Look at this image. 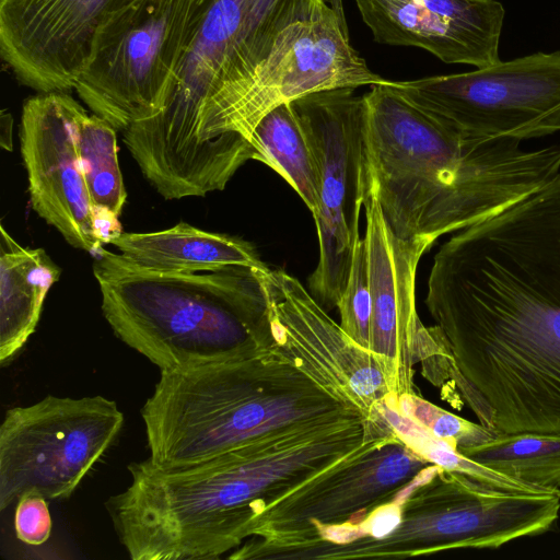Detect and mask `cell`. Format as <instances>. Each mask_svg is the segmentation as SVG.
I'll use <instances>...</instances> for the list:
<instances>
[{"label": "cell", "mask_w": 560, "mask_h": 560, "mask_svg": "<svg viewBox=\"0 0 560 560\" xmlns=\"http://www.w3.org/2000/svg\"><path fill=\"white\" fill-rule=\"evenodd\" d=\"M121 0H0V52L39 93L74 89L95 34Z\"/></svg>", "instance_id": "obj_16"}, {"label": "cell", "mask_w": 560, "mask_h": 560, "mask_svg": "<svg viewBox=\"0 0 560 560\" xmlns=\"http://www.w3.org/2000/svg\"><path fill=\"white\" fill-rule=\"evenodd\" d=\"M373 442L364 421H315L182 467L131 463L105 506L132 560L218 559L270 505Z\"/></svg>", "instance_id": "obj_2"}, {"label": "cell", "mask_w": 560, "mask_h": 560, "mask_svg": "<svg viewBox=\"0 0 560 560\" xmlns=\"http://www.w3.org/2000/svg\"><path fill=\"white\" fill-rule=\"evenodd\" d=\"M342 0H192L183 55L155 122L180 137L224 135L249 84L296 32Z\"/></svg>", "instance_id": "obj_6"}, {"label": "cell", "mask_w": 560, "mask_h": 560, "mask_svg": "<svg viewBox=\"0 0 560 560\" xmlns=\"http://www.w3.org/2000/svg\"><path fill=\"white\" fill-rule=\"evenodd\" d=\"M364 208L372 299L369 350L380 360L396 396L415 394L412 366L429 330L416 307V275L431 245L397 237L371 188Z\"/></svg>", "instance_id": "obj_17"}, {"label": "cell", "mask_w": 560, "mask_h": 560, "mask_svg": "<svg viewBox=\"0 0 560 560\" xmlns=\"http://www.w3.org/2000/svg\"><path fill=\"white\" fill-rule=\"evenodd\" d=\"M247 139L256 150V161L271 167L288 182L314 218L319 205L317 168L290 103L266 113Z\"/></svg>", "instance_id": "obj_22"}, {"label": "cell", "mask_w": 560, "mask_h": 560, "mask_svg": "<svg viewBox=\"0 0 560 560\" xmlns=\"http://www.w3.org/2000/svg\"><path fill=\"white\" fill-rule=\"evenodd\" d=\"M141 417L148 459L160 468L202 462L303 423L365 419L272 342L226 362L161 372Z\"/></svg>", "instance_id": "obj_4"}, {"label": "cell", "mask_w": 560, "mask_h": 560, "mask_svg": "<svg viewBox=\"0 0 560 560\" xmlns=\"http://www.w3.org/2000/svg\"><path fill=\"white\" fill-rule=\"evenodd\" d=\"M12 126L13 119L10 113L2 110L1 113V131L0 143L5 150H12Z\"/></svg>", "instance_id": "obj_28"}, {"label": "cell", "mask_w": 560, "mask_h": 560, "mask_svg": "<svg viewBox=\"0 0 560 560\" xmlns=\"http://www.w3.org/2000/svg\"><path fill=\"white\" fill-rule=\"evenodd\" d=\"M395 433L326 470L270 505L234 558H276L318 527L359 524L430 465Z\"/></svg>", "instance_id": "obj_12"}, {"label": "cell", "mask_w": 560, "mask_h": 560, "mask_svg": "<svg viewBox=\"0 0 560 560\" xmlns=\"http://www.w3.org/2000/svg\"><path fill=\"white\" fill-rule=\"evenodd\" d=\"M94 256L105 319L161 372L226 362L271 343L260 267L172 272L104 248Z\"/></svg>", "instance_id": "obj_5"}, {"label": "cell", "mask_w": 560, "mask_h": 560, "mask_svg": "<svg viewBox=\"0 0 560 560\" xmlns=\"http://www.w3.org/2000/svg\"><path fill=\"white\" fill-rule=\"evenodd\" d=\"M398 410L427 428L434 436L457 446L477 443L493 431L447 412L416 394H404L397 400Z\"/></svg>", "instance_id": "obj_25"}, {"label": "cell", "mask_w": 560, "mask_h": 560, "mask_svg": "<svg viewBox=\"0 0 560 560\" xmlns=\"http://www.w3.org/2000/svg\"><path fill=\"white\" fill-rule=\"evenodd\" d=\"M351 46L345 11L328 10L304 22L276 51L230 110L224 131L246 139L275 107L304 95L387 82Z\"/></svg>", "instance_id": "obj_15"}, {"label": "cell", "mask_w": 560, "mask_h": 560, "mask_svg": "<svg viewBox=\"0 0 560 560\" xmlns=\"http://www.w3.org/2000/svg\"><path fill=\"white\" fill-rule=\"evenodd\" d=\"M405 98L475 138L526 140L560 131V50L470 72L393 81Z\"/></svg>", "instance_id": "obj_11"}, {"label": "cell", "mask_w": 560, "mask_h": 560, "mask_svg": "<svg viewBox=\"0 0 560 560\" xmlns=\"http://www.w3.org/2000/svg\"><path fill=\"white\" fill-rule=\"evenodd\" d=\"M124 413L104 396L48 395L7 410L0 425V511L25 492L66 499L105 455Z\"/></svg>", "instance_id": "obj_10"}, {"label": "cell", "mask_w": 560, "mask_h": 560, "mask_svg": "<svg viewBox=\"0 0 560 560\" xmlns=\"http://www.w3.org/2000/svg\"><path fill=\"white\" fill-rule=\"evenodd\" d=\"M192 0H121L102 21L74 90L116 130L165 106Z\"/></svg>", "instance_id": "obj_8"}, {"label": "cell", "mask_w": 560, "mask_h": 560, "mask_svg": "<svg viewBox=\"0 0 560 560\" xmlns=\"http://www.w3.org/2000/svg\"><path fill=\"white\" fill-rule=\"evenodd\" d=\"M0 362L18 353L35 331L60 268L43 248H25L0 226Z\"/></svg>", "instance_id": "obj_20"}, {"label": "cell", "mask_w": 560, "mask_h": 560, "mask_svg": "<svg viewBox=\"0 0 560 560\" xmlns=\"http://www.w3.org/2000/svg\"><path fill=\"white\" fill-rule=\"evenodd\" d=\"M109 244L136 265L158 271L190 272L229 266H265L247 241L207 232L185 222L158 232H121Z\"/></svg>", "instance_id": "obj_19"}, {"label": "cell", "mask_w": 560, "mask_h": 560, "mask_svg": "<svg viewBox=\"0 0 560 560\" xmlns=\"http://www.w3.org/2000/svg\"><path fill=\"white\" fill-rule=\"evenodd\" d=\"M560 491L506 490L442 467L401 505V522L383 539H362L360 557H406L457 548L497 549L541 535L559 517Z\"/></svg>", "instance_id": "obj_9"}, {"label": "cell", "mask_w": 560, "mask_h": 560, "mask_svg": "<svg viewBox=\"0 0 560 560\" xmlns=\"http://www.w3.org/2000/svg\"><path fill=\"white\" fill-rule=\"evenodd\" d=\"M354 90H326L290 102L317 168L319 258L308 291L326 311L337 307L345 291L370 189L368 107Z\"/></svg>", "instance_id": "obj_7"}, {"label": "cell", "mask_w": 560, "mask_h": 560, "mask_svg": "<svg viewBox=\"0 0 560 560\" xmlns=\"http://www.w3.org/2000/svg\"><path fill=\"white\" fill-rule=\"evenodd\" d=\"M425 305L480 424L560 434V173L441 245Z\"/></svg>", "instance_id": "obj_1"}, {"label": "cell", "mask_w": 560, "mask_h": 560, "mask_svg": "<svg viewBox=\"0 0 560 560\" xmlns=\"http://www.w3.org/2000/svg\"><path fill=\"white\" fill-rule=\"evenodd\" d=\"M337 307L342 330L358 346L369 350L372 299L364 237L357 244L348 281Z\"/></svg>", "instance_id": "obj_24"}, {"label": "cell", "mask_w": 560, "mask_h": 560, "mask_svg": "<svg viewBox=\"0 0 560 560\" xmlns=\"http://www.w3.org/2000/svg\"><path fill=\"white\" fill-rule=\"evenodd\" d=\"M258 271L268 296L271 342L365 419L382 418L380 406L396 395L380 360L352 341L296 278L267 265Z\"/></svg>", "instance_id": "obj_13"}, {"label": "cell", "mask_w": 560, "mask_h": 560, "mask_svg": "<svg viewBox=\"0 0 560 560\" xmlns=\"http://www.w3.org/2000/svg\"><path fill=\"white\" fill-rule=\"evenodd\" d=\"M457 451L478 465L542 491H560V434L492 432Z\"/></svg>", "instance_id": "obj_21"}, {"label": "cell", "mask_w": 560, "mask_h": 560, "mask_svg": "<svg viewBox=\"0 0 560 560\" xmlns=\"http://www.w3.org/2000/svg\"><path fill=\"white\" fill-rule=\"evenodd\" d=\"M51 516L47 499L37 492L23 493L14 512V529L19 540L38 546L46 542L51 533Z\"/></svg>", "instance_id": "obj_26"}, {"label": "cell", "mask_w": 560, "mask_h": 560, "mask_svg": "<svg viewBox=\"0 0 560 560\" xmlns=\"http://www.w3.org/2000/svg\"><path fill=\"white\" fill-rule=\"evenodd\" d=\"M80 104L66 92L25 101L21 152L33 209L75 248H103L77 149L73 119Z\"/></svg>", "instance_id": "obj_14"}, {"label": "cell", "mask_w": 560, "mask_h": 560, "mask_svg": "<svg viewBox=\"0 0 560 560\" xmlns=\"http://www.w3.org/2000/svg\"><path fill=\"white\" fill-rule=\"evenodd\" d=\"M375 42L418 47L448 65L500 62L505 15L497 0H354Z\"/></svg>", "instance_id": "obj_18"}, {"label": "cell", "mask_w": 560, "mask_h": 560, "mask_svg": "<svg viewBox=\"0 0 560 560\" xmlns=\"http://www.w3.org/2000/svg\"><path fill=\"white\" fill-rule=\"evenodd\" d=\"M73 131L95 217H119L127 194L118 164L116 129L106 119L96 114L89 115L79 105Z\"/></svg>", "instance_id": "obj_23"}, {"label": "cell", "mask_w": 560, "mask_h": 560, "mask_svg": "<svg viewBox=\"0 0 560 560\" xmlns=\"http://www.w3.org/2000/svg\"><path fill=\"white\" fill-rule=\"evenodd\" d=\"M401 505L392 501L373 509L357 524L360 537L377 540L393 534L401 522Z\"/></svg>", "instance_id": "obj_27"}, {"label": "cell", "mask_w": 560, "mask_h": 560, "mask_svg": "<svg viewBox=\"0 0 560 560\" xmlns=\"http://www.w3.org/2000/svg\"><path fill=\"white\" fill-rule=\"evenodd\" d=\"M371 85L370 188L392 232L432 245L511 207L560 173V144L525 150L514 138L465 136L390 84Z\"/></svg>", "instance_id": "obj_3"}]
</instances>
